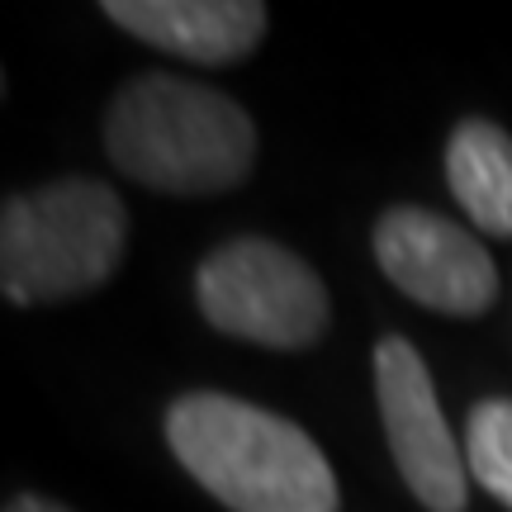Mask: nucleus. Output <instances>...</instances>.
Masks as SVG:
<instances>
[{
  "label": "nucleus",
  "instance_id": "obj_1",
  "mask_svg": "<svg viewBox=\"0 0 512 512\" xmlns=\"http://www.w3.org/2000/svg\"><path fill=\"white\" fill-rule=\"evenodd\" d=\"M166 441L233 512H337V475L299 422L233 394L195 389L166 408Z\"/></svg>",
  "mask_w": 512,
  "mask_h": 512
},
{
  "label": "nucleus",
  "instance_id": "obj_2",
  "mask_svg": "<svg viewBox=\"0 0 512 512\" xmlns=\"http://www.w3.org/2000/svg\"><path fill=\"white\" fill-rule=\"evenodd\" d=\"M105 152L147 190L223 195L252 176L256 124L233 95L171 72H147L114 95Z\"/></svg>",
  "mask_w": 512,
  "mask_h": 512
},
{
  "label": "nucleus",
  "instance_id": "obj_3",
  "mask_svg": "<svg viewBox=\"0 0 512 512\" xmlns=\"http://www.w3.org/2000/svg\"><path fill=\"white\" fill-rule=\"evenodd\" d=\"M128 242V209L105 181H53L0 214V290L10 304H62L100 290Z\"/></svg>",
  "mask_w": 512,
  "mask_h": 512
},
{
  "label": "nucleus",
  "instance_id": "obj_4",
  "mask_svg": "<svg viewBox=\"0 0 512 512\" xmlns=\"http://www.w3.org/2000/svg\"><path fill=\"white\" fill-rule=\"evenodd\" d=\"M209 328L252 347L304 351L328 332V290L304 256L266 238H238L209 252L195 271Z\"/></svg>",
  "mask_w": 512,
  "mask_h": 512
},
{
  "label": "nucleus",
  "instance_id": "obj_5",
  "mask_svg": "<svg viewBox=\"0 0 512 512\" xmlns=\"http://www.w3.org/2000/svg\"><path fill=\"white\" fill-rule=\"evenodd\" d=\"M375 399H380L394 465H399L403 484L413 489V498L427 512H465V498H470L465 451L456 446L451 427L441 418L427 361L399 332L375 342Z\"/></svg>",
  "mask_w": 512,
  "mask_h": 512
},
{
  "label": "nucleus",
  "instance_id": "obj_6",
  "mask_svg": "<svg viewBox=\"0 0 512 512\" xmlns=\"http://www.w3.org/2000/svg\"><path fill=\"white\" fill-rule=\"evenodd\" d=\"M375 261L413 304L446 318H479L498 299V266L494 256L446 214L394 204L375 223Z\"/></svg>",
  "mask_w": 512,
  "mask_h": 512
},
{
  "label": "nucleus",
  "instance_id": "obj_7",
  "mask_svg": "<svg viewBox=\"0 0 512 512\" xmlns=\"http://www.w3.org/2000/svg\"><path fill=\"white\" fill-rule=\"evenodd\" d=\"M100 15L124 34L200 67H233L266 38L261 0H105Z\"/></svg>",
  "mask_w": 512,
  "mask_h": 512
},
{
  "label": "nucleus",
  "instance_id": "obj_8",
  "mask_svg": "<svg viewBox=\"0 0 512 512\" xmlns=\"http://www.w3.org/2000/svg\"><path fill=\"white\" fill-rule=\"evenodd\" d=\"M446 185L489 238H512V133L465 119L446 143Z\"/></svg>",
  "mask_w": 512,
  "mask_h": 512
},
{
  "label": "nucleus",
  "instance_id": "obj_9",
  "mask_svg": "<svg viewBox=\"0 0 512 512\" xmlns=\"http://www.w3.org/2000/svg\"><path fill=\"white\" fill-rule=\"evenodd\" d=\"M465 465L484 494L512 508V399H479L470 408Z\"/></svg>",
  "mask_w": 512,
  "mask_h": 512
},
{
  "label": "nucleus",
  "instance_id": "obj_10",
  "mask_svg": "<svg viewBox=\"0 0 512 512\" xmlns=\"http://www.w3.org/2000/svg\"><path fill=\"white\" fill-rule=\"evenodd\" d=\"M5 512H72L62 508V503H53V498H38V494H19L5 503Z\"/></svg>",
  "mask_w": 512,
  "mask_h": 512
}]
</instances>
